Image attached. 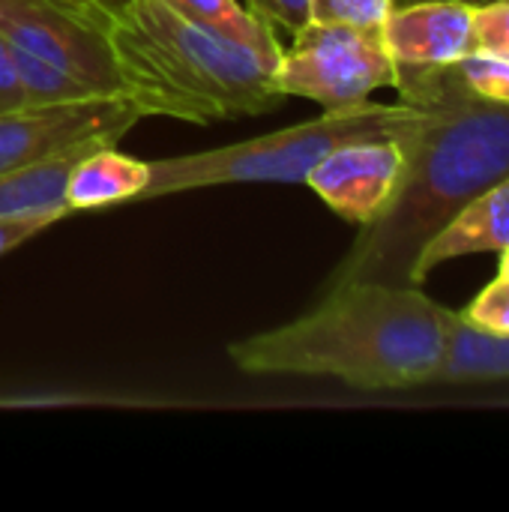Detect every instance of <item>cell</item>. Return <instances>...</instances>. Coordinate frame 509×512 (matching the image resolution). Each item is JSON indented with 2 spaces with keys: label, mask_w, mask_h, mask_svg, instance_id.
Segmentation results:
<instances>
[{
  "label": "cell",
  "mask_w": 509,
  "mask_h": 512,
  "mask_svg": "<svg viewBox=\"0 0 509 512\" xmlns=\"http://www.w3.org/2000/svg\"><path fill=\"white\" fill-rule=\"evenodd\" d=\"M393 87L423 108V120L405 135V174L390 207L360 231L330 285H411L423 246L468 201L509 180V105L471 93L456 66L396 69Z\"/></svg>",
  "instance_id": "obj_1"
},
{
  "label": "cell",
  "mask_w": 509,
  "mask_h": 512,
  "mask_svg": "<svg viewBox=\"0 0 509 512\" xmlns=\"http://www.w3.org/2000/svg\"><path fill=\"white\" fill-rule=\"evenodd\" d=\"M453 309L423 285L342 282L306 315L237 339L231 363L246 375L336 378L354 390H405L435 381Z\"/></svg>",
  "instance_id": "obj_2"
},
{
  "label": "cell",
  "mask_w": 509,
  "mask_h": 512,
  "mask_svg": "<svg viewBox=\"0 0 509 512\" xmlns=\"http://www.w3.org/2000/svg\"><path fill=\"white\" fill-rule=\"evenodd\" d=\"M105 30L120 96L141 117L207 126L267 114L285 99L276 81L282 48L210 30L165 0H117Z\"/></svg>",
  "instance_id": "obj_3"
},
{
  "label": "cell",
  "mask_w": 509,
  "mask_h": 512,
  "mask_svg": "<svg viewBox=\"0 0 509 512\" xmlns=\"http://www.w3.org/2000/svg\"><path fill=\"white\" fill-rule=\"evenodd\" d=\"M423 120V108L411 102H360L330 108L306 123L267 132L249 141L225 144L204 153L165 156L150 162V180L141 201L177 192L228 186V183H306L309 171L339 144L375 135H408Z\"/></svg>",
  "instance_id": "obj_4"
},
{
  "label": "cell",
  "mask_w": 509,
  "mask_h": 512,
  "mask_svg": "<svg viewBox=\"0 0 509 512\" xmlns=\"http://www.w3.org/2000/svg\"><path fill=\"white\" fill-rule=\"evenodd\" d=\"M105 18L108 3L0 0V39L9 48L24 102L120 96Z\"/></svg>",
  "instance_id": "obj_5"
},
{
  "label": "cell",
  "mask_w": 509,
  "mask_h": 512,
  "mask_svg": "<svg viewBox=\"0 0 509 512\" xmlns=\"http://www.w3.org/2000/svg\"><path fill=\"white\" fill-rule=\"evenodd\" d=\"M276 81L282 96L312 99L330 111L360 105L375 90L393 87L396 63L381 30L309 21L282 48Z\"/></svg>",
  "instance_id": "obj_6"
},
{
  "label": "cell",
  "mask_w": 509,
  "mask_h": 512,
  "mask_svg": "<svg viewBox=\"0 0 509 512\" xmlns=\"http://www.w3.org/2000/svg\"><path fill=\"white\" fill-rule=\"evenodd\" d=\"M141 114L123 96L18 105L0 114V174H12L87 144H117Z\"/></svg>",
  "instance_id": "obj_7"
},
{
  "label": "cell",
  "mask_w": 509,
  "mask_h": 512,
  "mask_svg": "<svg viewBox=\"0 0 509 512\" xmlns=\"http://www.w3.org/2000/svg\"><path fill=\"white\" fill-rule=\"evenodd\" d=\"M405 159V135L345 141L309 171L306 186L336 216L366 228L390 207L405 174Z\"/></svg>",
  "instance_id": "obj_8"
},
{
  "label": "cell",
  "mask_w": 509,
  "mask_h": 512,
  "mask_svg": "<svg viewBox=\"0 0 509 512\" xmlns=\"http://www.w3.org/2000/svg\"><path fill=\"white\" fill-rule=\"evenodd\" d=\"M471 0H408L396 3L381 33L396 69H444L474 51Z\"/></svg>",
  "instance_id": "obj_9"
},
{
  "label": "cell",
  "mask_w": 509,
  "mask_h": 512,
  "mask_svg": "<svg viewBox=\"0 0 509 512\" xmlns=\"http://www.w3.org/2000/svg\"><path fill=\"white\" fill-rule=\"evenodd\" d=\"M509 246V180L468 201L417 255L411 285H423L426 276L465 255H492Z\"/></svg>",
  "instance_id": "obj_10"
},
{
  "label": "cell",
  "mask_w": 509,
  "mask_h": 512,
  "mask_svg": "<svg viewBox=\"0 0 509 512\" xmlns=\"http://www.w3.org/2000/svg\"><path fill=\"white\" fill-rule=\"evenodd\" d=\"M147 180L150 162L120 153L117 144H93L75 159L63 186V201L69 213L141 201Z\"/></svg>",
  "instance_id": "obj_11"
},
{
  "label": "cell",
  "mask_w": 509,
  "mask_h": 512,
  "mask_svg": "<svg viewBox=\"0 0 509 512\" xmlns=\"http://www.w3.org/2000/svg\"><path fill=\"white\" fill-rule=\"evenodd\" d=\"M90 147L93 144L75 147L48 162L30 165V168L12 171V174H0V219L39 216V213L69 216V207L63 201V186H66V177H69L75 159Z\"/></svg>",
  "instance_id": "obj_12"
},
{
  "label": "cell",
  "mask_w": 509,
  "mask_h": 512,
  "mask_svg": "<svg viewBox=\"0 0 509 512\" xmlns=\"http://www.w3.org/2000/svg\"><path fill=\"white\" fill-rule=\"evenodd\" d=\"M509 378V336L483 333L459 318L450 321L447 351L435 381H504Z\"/></svg>",
  "instance_id": "obj_13"
},
{
  "label": "cell",
  "mask_w": 509,
  "mask_h": 512,
  "mask_svg": "<svg viewBox=\"0 0 509 512\" xmlns=\"http://www.w3.org/2000/svg\"><path fill=\"white\" fill-rule=\"evenodd\" d=\"M165 3L174 12H180L210 30H219L225 36H234V39H243L252 45H264V48H282L279 33L270 24H264L258 15H252L249 6L240 0H165Z\"/></svg>",
  "instance_id": "obj_14"
},
{
  "label": "cell",
  "mask_w": 509,
  "mask_h": 512,
  "mask_svg": "<svg viewBox=\"0 0 509 512\" xmlns=\"http://www.w3.org/2000/svg\"><path fill=\"white\" fill-rule=\"evenodd\" d=\"M459 318L483 333L509 336V273H498L462 312Z\"/></svg>",
  "instance_id": "obj_15"
},
{
  "label": "cell",
  "mask_w": 509,
  "mask_h": 512,
  "mask_svg": "<svg viewBox=\"0 0 509 512\" xmlns=\"http://www.w3.org/2000/svg\"><path fill=\"white\" fill-rule=\"evenodd\" d=\"M465 87L480 99L509 105V60L492 54H468L456 63Z\"/></svg>",
  "instance_id": "obj_16"
},
{
  "label": "cell",
  "mask_w": 509,
  "mask_h": 512,
  "mask_svg": "<svg viewBox=\"0 0 509 512\" xmlns=\"http://www.w3.org/2000/svg\"><path fill=\"white\" fill-rule=\"evenodd\" d=\"M471 54H492L509 60V0H489L474 6Z\"/></svg>",
  "instance_id": "obj_17"
},
{
  "label": "cell",
  "mask_w": 509,
  "mask_h": 512,
  "mask_svg": "<svg viewBox=\"0 0 509 512\" xmlns=\"http://www.w3.org/2000/svg\"><path fill=\"white\" fill-rule=\"evenodd\" d=\"M396 0H312V21H336L381 30Z\"/></svg>",
  "instance_id": "obj_18"
},
{
  "label": "cell",
  "mask_w": 509,
  "mask_h": 512,
  "mask_svg": "<svg viewBox=\"0 0 509 512\" xmlns=\"http://www.w3.org/2000/svg\"><path fill=\"white\" fill-rule=\"evenodd\" d=\"M249 12L273 30L297 33L312 21V0H246Z\"/></svg>",
  "instance_id": "obj_19"
},
{
  "label": "cell",
  "mask_w": 509,
  "mask_h": 512,
  "mask_svg": "<svg viewBox=\"0 0 509 512\" xmlns=\"http://www.w3.org/2000/svg\"><path fill=\"white\" fill-rule=\"evenodd\" d=\"M63 216L57 213H39V216H18V219H0V258L60 222Z\"/></svg>",
  "instance_id": "obj_20"
},
{
  "label": "cell",
  "mask_w": 509,
  "mask_h": 512,
  "mask_svg": "<svg viewBox=\"0 0 509 512\" xmlns=\"http://www.w3.org/2000/svg\"><path fill=\"white\" fill-rule=\"evenodd\" d=\"M24 105V90L18 84V75H15V66H12V57H9V48L6 42L0 39V114L3 111H12Z\"/></svg>",
  "instance_id": "obj_21"
},
{
  "label": "cell",
  "mask_w": 509,
  "mask_h": 512,
  "mask_svg": "<svg viewBox=\"0 0 509 512\" xmlns=\"http://www.w3.org/2000/svg\"><path fill=\"white\" fill-rule=\"evenodd\" d=\"M501 273H509V246L501 252Z\"/></svg>",
  "instance_id": "obj_22"
},
{
  "label": "cell",
  "mask_w": 509,
  "mask_h": 512,
  "mask_svg": "<svg viewBox=\"0 0 509 512\" xmlns=\"http://www.w3.org/2000/svg\"><path fill=\"white\" fill-rule=\"evenodd\" d=\"M81 3H108V6H111L114 0H81Z\"/></svg>",
  "instance_id": "obj_23"
},
{
  "label": "cell",
  "mask_w": 509,
  "mask_h": 512,
  "mask_svg": "<svg viewBox=\"0 0 509 512\" xmlns=\"http://www.w3.org/2000/svg\"><path fill=\"white\" fill-rule=\"evenodd\" d=\"M396 3H408V0H396ZM471 3H489V0H471Z\"/></svg>",
  "instance_id": "obj_24"
},
{
  "label": "cell",
  "mask_w": 509,
  "mask_h": 512,
  "mask_svg": "<svg viewBox=\"0 0 509 512\" xmlns=\"http://www.w3.org/2000/svg\"><path fill=\"white\" fill-rule=\"evenodd\" d=\"M114 3H117V0H114Z\"/></svg>",
  "instance_id": "obj_25"
}]
</instances>
